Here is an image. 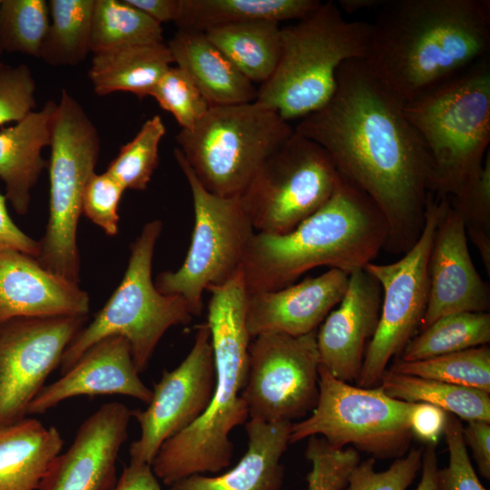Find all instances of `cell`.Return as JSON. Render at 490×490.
Returning <instances> with one entry per match:
<instances>
[{"label":"cell","mask_w":490,"mask_h":490,"mask_svg":"<svg viewBox=\"0 0 490 490\" xmlns=\"http://www.w3.org/2000/svg\"><path fill=\"white\" fill-rule=\"evenodd\" d=\"M291 425L250 419L245 426L247 451L232 469L214 477L192 475L169 490H279L284 476L280 459L289 444Z\"/></svg>","instance_id":"603a6c76"},{"label":"cell","mask_w":490,"mask_h":490,"mask_svg":"<svg viewBox=\"0 0 490 490\" xmlns=\"http://www.w3.org/2000/svg\"><path fill=\"white\" fill-rule=\"evenodd\" d=\"M294 132L321 146L339 174L377 206L388 226L384 250L405 254L425 225L433 169L404 103L364 59L348 60L338 70L328 103L300 119Z\"/></svg>","instance_id":"6da1fadb"},{"label":"cell","mask_w":490,"mask_h":490,"mask_svg":"<svg viewBox=\"0 0 490 490\" xmlns=\"http://www.w3.org/2000/svg\"><path fill=\"white\" fill-rule=\"evenodd\" d=\"M466 446L472 450L479 473L490 478V422L483 420L467 421L463 426Z\"/></svg>","instance_id":"bcb514c9"},{"label":"cell","mask_w":490,"mask_h":490,"mask_svg":"<svg viewBox=\"0 0 490 490\" xmlns=\"http://www.w3.org/2000/svg\"><path fill=\"white\" fill-rule=\"evenodd\" d=\"M381 303L378 281L365 268L352 271L338 307L316 332L319 367L341 381H358L366 343L378 325Z\"/></svg>","instance_id":"d6986e66"},{"label":"cell","mask_w":490,"mask_h":490,"mask_svg":"<svg viewBox=\"0 0 490 490\" xmlns=\"http://www.w3.org/2000/svg\"><path fill=\"white\" fill-rule=\"evenodd\" d=\"M379 387L389 397L436 406L459 419L490 422L489 393L387 369Z\"/></svg>","instance_id":"f546056e"},{"label":"cell","mask_w":490,"mask_h":490,"mask_svg":"<svg viewBox=\"0 0 490 490\" xmlns=\"http://www.w3.org/2000/svg\"><path fill=\"white\" fill-rule=\"evenodd\" d=\"M349 274L329 269L318 277L264 292L248 294L246 325L251 338L269 332L294 337L317 331L331 309L339 303Z\"/></svg>","instance_id":"44dd1931"},{"label":"cell","mask_w":490,"mask_h":490,"mask_svg":"<svg viewBox=\"0 0 490 490\" xmlns=\"http://www.w3.org/2000/svg\"><path fill=\"white\" fill-rule=\"evenodd\" d=\"M94 0H50V24L40 58L53 66L76 65L90 52Z\"/></svg>","instance_id":"1f68e13d"},{"label":"cell","mask_w":490,"mask_h":490,"mask_svg":"<svg viewBox=\"0 0 490 490\" xmlns=\"http://www.w3.org/2000/svg\"><path fill=\"white\" fill-rule=\"evenodd\" d=\"M460 214L466 236L477 249L487 275H490V152L479 173L456 195L448 196Z\"/></svg>","instance_id":"8d00e7d4"},{"label":"cell","mask_w":490,"mask_h":490,"mask_svg":"<svg viewBox=\"0 0 490 490\" xmlns=\"http://www.w3.org/2000/svg\"><path fill=\"white\" fill-rule=\"evenodd\" d=\"M139 375L128 341L122 336L106 337L89 348L60 378L44 385L26 415L44 414L83 395H122L148 404L152 392Z\"/></svg>","instance_id":"ffe728a7"},{"label":"cell","mask_w":490,"mask_h":490,"mask_svg":"<svg viewBox=\"0 0 490 490\" xmlns=\"http://www.w3.org/2000/svg\"><path fill=\"white\" fill-rule=\"evenodd\" d=\"M340 179L328 152L294 132L263 162L240 199L256 232L284 233L320 209Z\"/></svg>","instance_id":"7c38bea8"},{"label":"cell","mask_w":490,"mask_h":490,"mask_svg":"<svg viewBox=\"0 0 490 490\" xmlns=\"http://www.w3.org/2000/svg\"><path fill=\"white\" fill-rule=\"evenodd\" d=\"M441 207V195L430 192L425 225L416 243L395 262H370L364 267L380 284L382 303L378 325L357 381L358 387L379 384L389 360L400 355L420 327L428 299V258Z\"/></svg>","instance_id":"4fadbf2b"},{"label":"cell","mask_w":490,"mask_h":490,"mask_svg":"<svg viewBox=\"0 0 490 490\" xmlns=\"http://www.w3.org/2000/svg\"><path fill=\"white\" fill-rule=\"evenodd\" d=\"M166 133L160 115L148 119L109 163L106 172L125 190L146 189L159 162V145Z\"/></svg>","instance_id":"d590c367"},{"label":"cell","mask_w":490,"mask_h":490,"mask_svg":"<svg viewBox=\"0 0 490 490\" xmlns=\"http://www.w3.org/2000/svg\"><path fill=\"white\" fill-rule=\"evenodd\" d=\"M305 456L311 463L308 490H343L352 469L360 462L358 450L335 448L321 436L309 437Z\"/></svg>","instance_id":"f35d334b"},{"label":"cell","mask_w":490,"mask_h":490,"mask_svg":"<svg viewBox=\"0 0 490 490\" xmlns=\"http://www.w3.org/2000/svg\"><path fill=\"white\" fill-rule=\"evenodd\" d=\"M423 448H412L384 471H375V458L359 462L350 472L343 490H407L422 465Z\"/></svg>","instance_id":"ab89813d"},{"label":"cell","mask_w":490,"mask_h":490,"mask_svg":"<svg viewBox=\"0 0 490 490\" xmlns=\"http://www.w3.org/2000/svg\"><path fill=\"white\" fill-rule=\"evenodd\" d=\"M174 63L164 42L122 45L93 54L88 77L98 95L115 92L150 96Z\"/></svg>","instance_id":"4316f807"},{"label":"cell","mask_w":490,"mask_h":490,"mask_svg":"<svg viewBox=\"0 0 490 490\" xmlns=\"http://www.w3.org/2000/svg\"><path fill=\"white\" fill-rule=\"evenodd\" d=\"M113 490H162L152 466L131 463L124 467Z\"/></svg>","instance_id":"7dc6e473"},{"label":"cell","mask_w":490,"mask_h":490,"mask_svg":"<svg viewBox=\"0 0 490 490\" xmlns=\"http://www.w3.org/2000/svg\"><path fill=\"white\" fill-rule=\"evenodd\" d=\"M125 189L108 172H93L83 193L82 213L107 235L118 231V208Z\"/></svg>","instance_id":"60d3db41"},{"label":"cell","mask_w":490,"mask_h":490,"mask_svg":"<svg viewBox=\"0 0 490 490\" xmlns=\"http://www.w3.org/2000/svg\"><path fill=\"white\" fill-rule=\"evenodd\" d=\"M447 415L443 409L428 403H415L410 415V431L426 445H436L444 435Z\"/></svg>","instance_id":"ee69618b"},{"label":"cell","mask_w":490,"mask_h":490,"mask_svg":"<svg viewBox=\"0 0 490 490\" xmlns=\"http://www.w3.org/2000/svg\"><path fill=\"white\" fill-rule=\"evenodd\" d=\"M167 45L173 62L188 74L211 106L256 101L258 88L205 33L178 30Z\"/></svg>","instance_id":"d4e9b609"},{"label":"cell","mask_w":490,"mask_h":490,"mask_svg":"<svg viewBox=\"0 0 490 490\" xmlns=\"http://www.w3.org/2000/svg\"><path fill=\"white\" fill-rule=\"evenodd\" d=\"M294 129L256 102L211 106L191 130L176 135L179 150L200 183L221 197L240 196L263 162Z\"/></svg>","instance_id":"ba28073f"},{"label":"cell","mask_w":490,"mask_h":490,"mask_svg":"<svg viewBox=\"0 0 490 490\" xmlns=\"http://www.w3.org/2000/svg\"><path fill=\"white\" fill-rule=\"evenodd\" d=\"M318 0H179L178 30L209 29L251 21H299L321 5Z\"/></svg>","instance_id":"83f0119b"},{"label":"cell","mask_w":490,"mask_h":490,"mask_svg":"<svg viewBox=\"0 0 490 490\" xmlns=\"http://www.w3.org/2000/svg\"><path fill=\"white\" fill-rule=\"evenodd\" d=\"M0 3H1V0H0Z\"/></svg>","instance_id":"f5cc1de1"},{"label":"cell","mask_w":490,"mask_h":490,"mask_svg":"<svg viewBox=\"0 0 490 490\" xmlns=\"http://www.w3.org/2000/svg\"><path fill=\"white\" fill-rule=\"evenodd\" d=\"M49 218L39 263L70 281L80 279L77 227L84 187L100 154L98 131L80 103L63 90L51 138Z\"/></svg>","instance_id":"9c48e42d"},{"label":"cell","mask_w":490,"mask_h":490,"mask_svg":"<svg viewBox=\"0 0 490 490\" xmlns=\"http://www.w3.org/2000/svg\"><path fill=\"white\" fill-rule=\"evenodd\" d=\"M422 476L415 490H438L436 445L428 444L422 454Z\"/></svg>","instance_id":"681fc988"},{"label":"cell","mask_w":490,"mask_h":490,"mask_svg":"<svg viewBox=\"0 0 490 490\" xmlns=\"http://www.w3.org/2000/svg\"><path fill=\"white\" fill-rule=\"evenodd\" d=\"M150 96L173 115L181 130L194 128L211 107L191 79L178 66H171L165 72Z\"/></svg>","instance_id":"74e56055"},{"label":"cell","mask_w":490,"mask_h":490,"mask_svg":"<svg viewBox=\"0 0 490 490\" xmlns=\"http://www.w3.org/2000/svg\"><path fill=\"white\" fill-rule=\"evenodd\" d=\"M387 237V222L377 206L341 176L330 199L291 230L254 232L240 270L247 293L288 287L321 266L350 274L372 262Z\"/></svg>","instance_id":"3957f363"},{"label":"cell","mask_w":490,"mask_h":490,"mask_svg":"<svg viewBox=\"0 0 490 490\" xmlns=\"http://www.w3.org/2000/svg\"><path fill=\"white\" fill-rule=\"evenodd\" d=\"M415 403L387 396L380 387H361L318 368V397L309 417L292 423L289 444L320 436L331 446L350 445L379 458L401 457L410 444Z\"/></svg>","instance_id":"8fae6325"},{"label":"cell","mask_w":490,"mask_h":490,"mask_svg":"<svg viewBox=\"0 0 490 490\" xmlns=\"http://www.w3.org/2000/svg\"><path fill=\"white\" fill-rule=\"evenodd\" d=\"M394 372L438 380L490 394V348L483 345L416 361L397 359Z\"/></svg>","instance_id":"836d02e7"},{"label":"cell","mask_w":490,"mask_h":490,"mask_svg":"<svg viewBox=\"0 0 490 490\" xmlns=\"http://www.w3.org/2000/svg\"><path fill=\"white\" fill-rule=\"evenodd\" d=\"M63 446L58 429L36 418L0 426V490H39Z\"/></svg>","instance_id":"484cf974"},{"label":"cell","mask_w":490,"mask_h":490,"mask_svg":"<svg viewBox=\"0 0 490 490\" xmlns=\"http://www.w3.org/2000/svg\"><path fill=\"white\" fill-rule=\"evenodd\" d=\"M36 84L26 64L0 65V126L15 123L34 112Z\"/></svg>","instance_id":"b9f144b4"},{"label":"cell","mask_w":490,"mask_h":490,"mask_svg":"<svg viewBox=\"0 0 490 490\" xmlns=\"http://www.w3.org/2000/svg\"><path fill=\"white\" fill-rule=\"evenodd\" d=\"M207 321L215 368V384L204 412L188 427L166 440L152 468L166 485L196 474L227 467L233 444L229 436L246 423L249 411L241 392L249 370L251 340L246 325L248 293L241 272L210 288Z\"/></svg>","instance_id":"277c9868"},{"label":"cell","mask_w":490,"mask_h":490,"mask_svg":"<svg viewBox=\"0 0 490 490\" xmlns=\"http://www.w3.org/2000/svg\"><path fill=\"white\" fill-rule=\"evenodd\" d=\"M442 207L428 258V299L419 329L442 316L456 312H488L489 284L471 259L460 214L448 196Z\"/></svg>","instance_id":"e0dca14e"},{"label":"cell","mask_w":490,"mask_h":490,"mask_svg":"<svg viewBox=\"0 0 490 490\" xmlns=\"http://www.w3.org/2000/svg\"><path fill=\"white\" fill-rule=\"evenodd\" d=\"M490 341L489 312H456L440 317L412 338L397 359L416 361Z\"/></svg>","instance_id":"4dcf8cb0"},{"label":"cell","mask_w":490,"mask_h":490,"mask_svg":"<svg viewBox=\"0 0 490 490\" xmlns=\"http://www.w3.org/2000/svg\"><path fill=\"white\" fill-rule=\"evenodd\" d=\"M444 435L449 462L437 471L438 490H485L472 466L458 417L448 413Z\"/></svg>","instance_id":"7bdbcfd3"},{"label":"cell","mask_w":490,"mask_h":490,"mask_svg":"<svg viewBox=\"0 0 490 490\" xmlns=\"http://www.w3.org/2000/svg\"><path fill=\"white\" fill-rule=\"evenodd\" d=\"M49 15L44 0H1L0 50L40 58Z\"/></svg>","instance_id":"e575fe53"},{"label":"cell","mask_w":490,"mask_h":490,"mask_svg":"<svg viewBox=\"0 0 490 490\" xmlns=\"http://www.w3.org/2000/svg\"><path fill=\"white\" fill-rule=\"evenodd\" d=\"M174 158L191 189L194 226L186 257L179 269L161 272L154 281L166 295L183 298L194 317L203 309V293L240 272L246 248L255 230L240 196L209 192L197 180L180 150Z\"/></svg>","instance_id":"30bf717a"},{"label":"cell","mask_w":490,"mask_h":490,"mask_svg":"<svg viewBox=\"0 0 490 490\" xmlns=\"http://www.w3.org/2000/svg\"><path fill=\"white\" fill-rule=\"evenodd\" d=\"M2 54H3V52L0 50V65L3 64V63L1 62V55H2Z\"/></svg>","instance_id":"816d5d0a"},{"label":"cell","mask_w":490,"mask_h":490,"mask_svg":"<svg viewBox=\"0 0 490 490\" xmlns=\"http://www.w3.org/2000/svg\"><path fill=\"white\" fill-rule=\"evenodd\" d=\"M163 42L162 24L126 0H94L90 52Z\"/></svg>","instance_id":"d6a6232c"},{"label":"cell","mask_w":490,"mask_h":490,"mask_svg":"<svg viewBox=\"0 0 490 490\" xmlns=\"http://www.w3.org/2000/svg\"><path fill=\"white\" fill-rule=\"evenodd\" d=\"M380 2L381 0H339L337 5L341 12L353 14L361 9H376Z\"/></svg>","instance_id":"f907efd6"},{"label":"cell","mask_w":490,"mask_h":490,"mask_svg":"<svg viewBox=\"0 0 490 490\" xmlns=\"http://www.w3.org/2000/svg\"><path fill=\"white\" fill-rule=\"evenodd\" d=\"M88 316L15 318L0 322V426L27 416L28 406L60 367Z\"/></svg>","instance_id":"9a60e30c"},{"label":"cell","mask_w":490,"mask_h":490,"mask_svg":"<svg viewBox=\"0 0 490 490\" xmlns=\"http://www.w3.org/2000/svg\"><path fill=\"white\" fill-rule=\"evenodd\" d=\"M364 59L404 103L489 55V0H381Z\"/></svg>","instance_id":"7a4b0ae2"},{"label":"cell","mask_w":490,"mask_h":490,"mask_svg":"<svg viewBox=\"0 0 490 490\" xmlns=\"http://www.w3.org/2000/svg\"><path fill=\"white\" fill-rule=\"evenodd\" d=\"M204 33L254 84L260 85L275 71L281 46L279 23L251 21L218 26Z\"/></svg>","instance_id":"f1b7e54d"},{"label":"cell","mask_w":490,"mask_h":490,"mask_svg":"<svg viewBox=\"0 0 490 490\" xmlns=\"http://www.w3.org/2000/svg\"><path fill=\"white\" fill-rule=\"evenodd\" d=\"M162 230L160 220L144 224L131 245L120 285L66 348L60 364L61 375L89 348L110 336H122L128 341L136 369L142 373L165 332L191 321L194 315L187 301L180 296L161 293L152 278L154 249Z\"/></svg>","instance_id":"52a82bcc"},{"label":"cell","mask_w":490,"mask_h":490,"mask_svg":"<svg viewBox=\"0 0 490 490\" xmlns=\"http://www.w3.org/2000/svg\"><path fill=\"white\" fill-rule=\"evenodd\" d=\"M5 201V196L0 193V250H15L37 258L39 241L16 226L7 211Z\"/></svg>","instance_id":"f6af8a7d"},{"label":"cell","mask_w":490,"mask_h":490,"mask_svg":"<svg viewBox=\"0 0 490 490\" xmlns=\"http://www.w3.org/2000/svg\"><path fill=\"white\" fill-rule=\"evenodd\" d=\"M432 162V192L456 195L480 172L490 142L489 55L404 103Z\"/></svg>","instance_id":"8992f818"},{"label":"cell","mask_w":490,"mask_h":490,"mask_svg":"<svg viewBox=\"0 0 490 490\" xmlns=\"http://www.w3.org/2000/svg\"><path fill=\"white\" fill-rule=\"evenodd\" d=\"M126 2L160 24L174 22L179 11V0H126Z\"/></svg>","instance_id":"c3c4849f"},{"label":"cell","mask_w":490,"mask_h":490,"mask_svg":"<svg viewBox=\"0 0 490 490\" xmlns=\"http://www.w3.org/2000/svg\"><path fill=\"white\" fill-rule=\"evenodd\" d=\"M57 103L49 100L15 125L0 130V180L5 198L19 215L27 213L31 191L48 162L42 156L50 146Z\"/></svg>","instance_id":"cb8c5ba5"},{"label":"cell","mask_w":490,"mask_h":490,"mask_svg":"<svg viewBox=\"0 0 490 490\" xmlns=\"http://www.w3.org/2000/svg\"><path fill=\"white\" fill-rule=\"evenodd\" d=\"M132 410L120 402L103 404L79 426L39 490H113L116 461L128 437Z\"/></svg>","instance_id":"ac0fdd59"},{"label":"cell","mask_w":490,"mask_h":490,"mask_svg":"<svg viewBox=\"0 0 490 490\" xmlns=\"http://www.w3.org/2000/svg\"><path fill=\"white\" fill-rule=\"evenodd\" d=\"M280 34L278 64L258 88L255 102L289 122L328 103L344 62L367 57L371 24L346 20L338 5L328 1L305 18L281 27Z\"/></svg>","instance_id":"5b68a950"},{"label":"cell","mask_w":490,"mask_h":490,"mask_svg":"<svg viewBox=\"0 0 490 490\" xmlns=\"http://www.w3.org/2000/svg\"><path fill=\"white\" fill-rule=\"evenodd\" d=\"M214 384L211 334L204 322L197 327L193 345L185 358L174 369L164 371L154 385L147 407L132 411L141 433L130 446V462L152 466L162 445L204 412Z\"/></svg>","instance_id":"2e32d148"},{"label":"cell","mask_w":490,"mask_h":490,"mask_svg":"<svg viewBox=\"0 0 490 490\" xmlns=\"http://www.w3.org/2000/svg\"><path fill=\"white\" fill-rule=\"evenodd\" d=\"M316 332L299 337L269 332L251 338L241 392L250 419L292 423L312 411L318 397Z\"/></svg>","instance_id":"5bb4252c"},{"label":"cell","mask_w":490,"mask_h":490,"mask_svg":"<svg viewBox=\"0 0 490 490\" xmlns=\"http://www.w3.org/2000/svg\"><path fill=\"white\" fill-rule=\"evenodd\" d=\"M90 298L78 283L44 268L36 258L0 250V322L15 318L88 316Z\"/></svg>","instance_id":"7402d4cb"}]
</instances>
